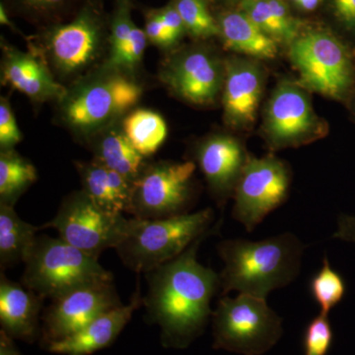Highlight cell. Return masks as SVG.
Returning a JSON list of instances; mask_svg holds the SVG:
<instances>
[{
	"label": "cell",
	"mask_w": 355,
	"mask_h": 355,
	"mask_svg": "<svg viewBox=\"0 0 355 355\" xmlns=\"http://www.w3.org/2000/svg\"><path fill=\"white\" fill-rule=\"evenodd\" d=\"M203 239L146 273L148 292L142 300L149 316L160 328L165 347L187 349L202 335L212 316L210 303L220 291V279L219 273L198 261Z\"/></svg>",
	"instance_id": "1"
},
{
	"label": "cell",
	"mask_w": 355,
	"mask_h": 355,
	"mask_svg": "<svg viewBox=\"0 0 355 355\" xmlns=\"http://www.w3.org/2000/svg\"><path fill=\"white\" fill-rule=\"evenodd\" d=\"M217 252L224 263L219 273L222 295L234 291L266 299L297 279L304 246L286 232L261 241L223 240Z\"/></svg>",
	"instance_id": "2"
},
{
	"label": "cell",
	"mask_w": 355,
	"mask_h": 355,
	"mask_svg": "<svg viewBox=\"0 0 355 355\" xmlns=\"http://www.w3.org/2000/svg\"><path fill=\"white\" fill-rule=\"evenodd\" d=\"M211 209L157 219H128L123 239L116 247L123 265L147 273L183 254L193 243L211 234Z\"/></svg>",
	"instance_id": "3"
},
{
	"label": "cell",
	"mask_w": 355,
	"mask_h": 355,
	"mask_svg": "<svg viewBox=\"0 0 355 355\" xmlns=\"http://www.w3.org/2000/svg\"><path fill=\"white\" fill-rule=\"evenodd\" d=\"M98 260L60 237L40 236L24 263L22 284L53 300L79 287L113 282Z\"/></svg>",
	"instance_id": "4"
},
{
	"label": "cell",
	"mask_w": 355,
	"mask_h": 355,
	"mask_svg": "<svg viewBox=\"0 0 355 355\" xmlns=\"http://www.w3.org/2000/svg\"><path fill=\"white\" fill-rule=\"evenodd\" d=\"M214 347L243 355L268 352L282 336V320L266 299L224 296L212 312Z\"/></svg>",
	"instance_id": "5"
},
{
	"label": "cell",
	"mask_w": 355,
	"mask_h": 355,
	"mask_svg": "<svg viewBox=\"0 0 355 355\" xmlns=\"http://www.w3.org/2000/svg\"><path fill=\"white\" fill-rule=\"evenodd\" d=\"M289 58L303 88L345 101L355 86V62L349 49L326 32L312 31L291 44Z\"/></svg>",
	"instance_id": "6"
},
{
	"label": "cell",
	"mask_w": 355,
	"mask_h": 355,
	"mask_svg": "<svg viewBox=\"0 0 355 355\" xmlns=\"http://www.w3.org/2000/svg\"><path fill=\"white\" fill-rule=\"evenodd\" d=\"M291 174L288 166L273 155L248 157L234 189L232 216L248 232L288 197Z\"/></svg>",
	"instance_id": "7"
},
{
	"label": "cell",
	"mask_w": 355,
	"mask_h": 355,
	"mask_svg": "<svg viewBox=\"0 0 355 355\" xmlns=\"http://www.w3.org/2000/svg\"><path fill=\"white\" fill-rule=\"evenodd\" d=\"M128 219L100 209L83 191L67 200L55 218L43 227L55 228L60 239L99 259L105 250L118 246Z\"/></svg>",
	"instance_id": "8"
},
{
	"label": "cell",
	"mask_w": 355,
	"mask_h": 355,
	"mask_svg": "<svg viewBox=\"0 0 355 355\" xmlns=\"http://www.w3.org/2000/svg\"><path fill=\"white\" fill-rule=\"evenodd\" d=\"M196 164L162 162L144 170L133 182L130 214L142 219L165 218L187 214Z\"/></svg>",
	"instance_id": "9"
},
{
	"label": "cell",
	"mask_w": 355,
	"mask_h": 355,
	"mask_svg": "<svg viewBox=\"0 0 355 355\" xmlns=\"http://www.w3.org/2000/svg\"><path fill=\"white\" fill-rule=\"evenodd\" d=\"M121 305L113 282L90 284L67 292L53 299L43 317L44 340L49 345L62 340Z\"/></svg>",
	"instance_id": "10"
},
{
	"label": "cell",
	"mask_w": 355,
	"mask_h": 355,
	"mask_svg": "<svg viewBox=\"0 0 355 355\" xmlns=\"http://www.w3.org/2000/svg\"><path fill=\"white\" fill-rule=\"evenodd\" d=\"M265 128L272 146H298L312 139L320 121L305 88L291 83L279 84L268 102Z\"/></svg>",
	"instance_id": "11"
},
{
	"label": "cell",
	"mask_w": 355,
	"mask_h": 355,
	"mask_svg": "<svg viewBox=\"0 0 355 355\" xmlns=\"http://www.w3.org/2000/svg\"><path fill=\"white\" fill-rule=\"evenodd\" d=\"M141 89L121 76H112L88 86L65 107L70 125L80 130L100 127L139 102Z\"/></svg>",
	"instance_id": "12"
},
{
	"label": "cell",
	"mask_w": 355,
	"mask_h": 355,
	"mask_svg": "<svg viewBox=\"0 0 355 355\" xmlns=\"http://www.w3.org/2000/svg\"><path fill=\"white\" fill-rule=\"evenodd\" d=\"M263 77L259 65L244 60L229 62L224 83L226 120L233 127L246 128L256 119L263 94Z\"/></svg>",
	"instance_id": "13"
},
{
	"label": "cell",
	"mask_w": 355,
	"mask_h": 355,
	"mask_svg": "<svg viewBox=\"0 0 355 355\" xmlns=\"http://www.w3.org/2000/svg\"><path fill=\"white\" fill-rule=\"evenodd\" d=\"M142 301L139 293L135 294L128 304L110 310L76 333L49 343L46 349L60 355H91L106 349L116 340Z\"/></svg>",
	"instance_id": "14"
},
{
	"label": "cell",
	"mask_w": 355,
	"mask_h": 355,
	"mask_svg": "<svg viewBox=\"0 0 355 355\" xmlns=\"http://www.w3.org/2000/svg\"><path fill=\"white\" fill-rule=\"evenodd\" d=\"M167 81L187 101L197 105L214 102L222 85L220 67L202 51L184 53L170 67Z\"/></svg>",
	"instance_id": "15"
},
{
	"label": "cell",
	"mask_w": 355,
	"mask_h": 355,
	"mask_svg": "<svg viewBox=\"0 0 355 355\" xmlns=\"http://www.w3.org/2000/svg\"><path fill=\"white\" fill-rule=\"evenodd\" d=\"M197 158L210 189L223 202L234 191L248 160L242 144L226 135L211 137L198 148Z\"/></svg>",
	"instance_id": "16"
},
{
	"label": "cell",
	"mask_w": 355,
	"mask_h": 355,
	"mask_svg": "<svg viewBox=\"0 0 355 355\" xmlns=\"http://www.w3.org/2000/svg\"><path fill=\"white\" fill-rule=\"evenodd\" d=\"M100 42V27L94 16L83 12L76 20L58 26L51 33L50 49L58 67L71 72L94 58Z\"/></svg>",
	"instance_id": "17"
},
{
	"label": "cell",
	"mask_w": 355,
	"mask_h": 355,
	"mask_svg": "<svg viewBox=\"0 0 355 355\" xmlns=\"http://www.w3.org/2000/svg\"><path fill=\"white\" fill-rule=\"evenodd\" d=\"M44 298L36 292L0 277V324L14 340L33 343L39 334L40 312Z\"/></svg>",
	"instance_id": "18"
},
{
	"label": "cell",
	"mask_w": 355,
	"mask_h": 355,
	"mask_svg": "<svg viewBox=\"0 0 355 355\" xmlns=\"http://www.w3.org/2000/svg\"><path fill=\"white\" fill-rule=\"evenodd\" d=\"M84 193L100 209L114 216L130 214L133 183L99 163L83 165L80 169Z\"/></svg>",
	"instance_id": "19"
},
{
	"label": "cell",
	"mask_w": 355,
	"mask_h": 355,
	"mask_svg": "<svg viewBox=\"0 0 355 355\" xmlns=\"http://www.w3.org/2000/svg\"><path fill=\"white\" fill-rule=\"evenodd\" d=\"M3 80L33 99L46 100L64 95L43 62L30 53L10 51L3 69Z\"/></svg>",
	"instance_id": "20"
},
{
	"label": "cell",
	"mask_w": 355,
	"mask_h": 355,
	"mask_svg": "<svg viewBox=\"0 0 355 355\" xmlns=\"http://www.w3.org/2000/svg\"><path fill=\"white\" fill-rule=\"evenodd\" d=\"M219 29L224 44L230 50L261 60L277 57V42L261 30L242 11L224 14Z\"/></svg>",
	"instance_id": "21"
},
{
	"label": "cell",
	"mask_w": 355,
	"mask_h": 355,
	"mask_svg": "<svg viewBox=\"0 0 355 355\" xmlns=\"http://www.w3.org/2000/svg\"><path fill=\"white\" fill-rule=\"evenodd\" d=\"M39 227L28 223L11 205L0 203V268L25 263L37 240Z\"/></svg>",
	"instance_id": "22"
},
{
	"label": "cell",
	"mask_w": 355,
	"mask_h": 355,
	"mask_svg": "<svg viewBox=\"0 0 355 355\" xmlns=\"http://www.w3.org/2000/svg\"><path fill=\"white\" fill-rule=\"evenodd\" d=\"M97 163L135 182L144 171V156L139 153L127 135L113 133L98 147Z\"/></svg>",
	"instance_id": "23"
},
{
	"label": "cell",
	"mask_w": 355,
	"mask_h": 355,
	"mask_svg": "<svg viewBox=\"0 0 355 355\" xmlns=\"http://www.w3.org/2000/svg\"><path fill=\"white\" fill-rule=\"evenodd\" d=\"M123 130L132 146L144 156L155 153L168 133L164 119L148 110L132 112L123 121Z\"/></svg>",
	"instance_id": "24"
},
{
	"label": "cell",
	"mask_w": 355,
	"mask_h": 355,
	"mask_svg": "<svg viewBox=\"0 0 355 355\" xmlns=\"http://www.w3.org/2000/svg\"><path fill=\"white\" fill-rule=\"evenodd\" d=\"M37 170L31 163L11 151L0 155L1 203L13 207L21 193L37 181Z\"/></svg>",
	"instance_id": "25"
},
{
	"label": "cell",
	"mask_w": 355,
	"mask_h": 355,
	"mask_svg": "<svg viewBox=\"0 0 355 355\" xmlns=\"http://www.w3.org/2000/svg\"><path fill=\"white\" fill-rule=\"evenodd\" d=\"M313 298L321 308V312L328 315L347 293V284L338 272L331 268L330 261L324 257L321 270L310 282Z\"/></svg>",
	"instance_id": "26"
},
{
	"label": "cell",
	"mask_w": 355,
	"mask_h": 355,
	"mask_svg": "<svg viewBox=\"0 0 355 355\" xmlns=\"http://www.w3.org/2000/svg\"><path fill=\"white\" fill-rule=\"evenodd\" d=\"M187 31L198 38L220 34L219 25L207 9L205 0H177L175 3Z\"/></svg>",
	"instance_id": "27"
},
{
	"label": "cell",
	"mask_w": 355,
	"mask_h": 355,
	"mask_svg": "<svg viewBox=\"0 0 355 355\" xmlns=\"http://www.w3.org/2000/svg\"><path fill=\"white\" fill-rule=\"evenodd\" d=\"M241 9L254 24L275 41L287 44L293 42L291 35L275 18L266 0H243Z\"/></svg>",
	"instance_id": "28"
},
{
	"label": "cell",
	"mask_w": 355,
	"mask_h": 355,
	"mask_svg": "<svg viewBox=\"0 0 355 355\" xmlns=\"http://www.w3.org/2000/svg\"><path fill=\"white\" fill-rule=\"evenodd\" d=\"M333 340V330L328 315L320 312L306 329L305 355H326Z\"/></svg>",
	"instance_id": "29"
},
{
	"label": "cell",
	"mask_w": 355,
	"mask_h": 355,
	"mask_svg": "<svg viewBox=\"0 0 355 355\" xmlns=\"http://www.w3.org/2000/svg\"><path fill=\"white\" fill-rule=\"evenodd\" d=\"M147 37L146 32L135 26L130 40L125 44L123 50L111 58V64L116 67H132L141 60L146 48Z\"/></svg>",
	"instance_id": "30"
},
{
	"label": "cell",
	"mask_w": 355,
	"mask_h": 355,
	"mask_svg": "<svg viewBox=\"0 0 355 355\" xmlns=\"http://www.w3.org/2000/svg\"><path fill=\"white\" fill-rule=\"evenodd\" d=\"M21 140V132L10 107L4 100L0 104V144L2 148H10Z\"/></svg>",
	"instance_id": "31"
},
{
	"label": "cell",
	"mask_w": 355,
	"mask_h": 355,
	"mask_svg": "<svg viewBox=\"0 0 355 355\" xmlns=\"http://www.w3.org/2000/svg\"><path fill=\"white\" fill-rule=\"evenodd\" d=\"M144 32H146L147 39L159 46H171L172 44L178 41L173 36L172 33L163 24L162 21L156 15L155 12L147 20Z\"/></svg>",
	"instance_id": "32"
},
{
	"label": "cell",
	"mask_w": 355,
	"mask_h": 355,
	"mask_svg": "<svg viewBox=\"0 0 355 355\" xmlns=\"http://www.w3.org/2000/svg\"><path fill=\"white\" fill-rule=\"evenodd\" d=\"M155 14L160 18L167 29L172 33L173 36L179 40L186 30V27H184L183 19L178 12L176 7L175 6H166L165 8L161 9Z\"/></svg>",
	"instance_id": "33"
},
{
	"label": "cell",
	"mask_w": 355,
	"mask_h": 355,
	"mask_svg": "<svg viewBox=\"0 0 355 355\" xmlns=\"http://www.w3.org/2000/svg\"><path fill=\"white\" fill-rule=\"evenodd\" d=\"M333 7L345 29L355 33V0H333Z\"/></svg>",
	"instance_id": "34"
},
{
	"label": "cell",
	"mask_w": 355,
	"mask_h": 355,
	"mask_svg": "<svg viewBox=\"0 0 355 355\" xmlns=\"http://www.w3.org/2000/svg\"><path fill=\"white\" fill-rule=\"evenodd\" d=\"M333 237L355 244V216H340Z\"/></svg>",
	"instance_id": "35"
},
{
	"label": "cell",
	"mask_w": 355,
	"mask_h": 355,
	"mask_svg": "<svg viewBox=\"0 0 355 355\" xmlns=\"http://www.w3.org/2000/svg\"><path fill=\"white\" fill-rule=\"evenodd\" d=\"M0 355H22L12 336L3 330L0 331Z\"/></svg>",
	"instance_id": "36"
},
{
	"label": "cell",
	"mask_w": 355,
	"mask_h": 355,
	"mask_svg": "<svg viewBox=\"0 0 355 355\" xmlns=\"http://www.w3.org/2000/svg\"><path fill=\"white\" fill-rule=\"evenodd\" d=\"M26 6L32 7L38 10H48L58 7L64 1V0H23Z\"/></svg>",
	"instance_id": "37"
},
{
	"label": "cell",
	"mask_w": 355,
	"mask_h": 355,
	"mask_svg": "<svg viewBox=\"0 0 355 355\" xmlns=\"http://www.w3.org/2000/svg\"><path fill=\"white\" fill-rule=\"evenodd\" d=\"M293 1L305 10H313L316 8L320 0H293Z\"/></svg>",
	"instance_id": "38"
},
{
	"label": "cell",
	"mask_w": 355,
	"mask_h": 355,
	"mask_svg": "<svg viewBox=\"0 0 355 355\" xmlns=\"http://www.w3.org/2000/svg\"><path fill=\"white\" fill-rule=\"evenodd\" d=\"M0 21H1V24L9 26V27H12V23L10 22V20L8 19V16H7L6 8L4 6H0Z\"/></svg>",
	"instance_id": "39"
},
{
	"label": "cell",
	"mask_w": 355,
	"mask_h": 355,
	"mask_svg": "<svg viewBox=\"0 0 355 355\" xmlns=\"http://www.w3.org/2000/svg\"><path fill=\"white\" fill-rule=\"evenodd\" d=\"M354 114H355V101L354 103Z\"/></svg>",
	"instance_id": "40"
}]
</instances>
